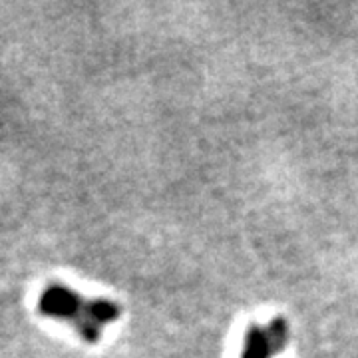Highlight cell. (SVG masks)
<instances>
[{"label":"cell","instance_id":"7a4b0ae2","mask_svg":"<svg viewBox=\"0 0 358 358\" xmlns=\"http://www.w3.org/2000/svg\"><path fill=\"white\" fill-rule=\"evenodd\" d=\"M271 355L267 336L259 329H251L247 336V346H245L243 358H267Z\"/></svg>","mask_w":358,"mask_h":358},{"label":"cell","instance_id":"6da1fadb","mask_svg":"<svg viewBox=\"0 0 358 358\" xmlns=\"http://www.w3.org/2000/svg\"><path fill=\"white\" fill-rule=\"evenodd\" d=\"M40 313L72 322L88 343L100 341V322L96 319V301H84L64 285H50L40 296Z\"/></svg>","mask_w":358,"mask_h":358}]
</instances>
